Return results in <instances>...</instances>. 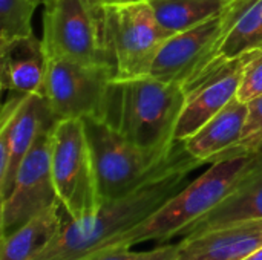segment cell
Instances as JSON below:
<instances>
[{
	"mask_svg": "<svg viewBox=\"0 0 262 260\" xmlns=\"http://www.w3.org/2000/svg\"><path fill=\"white\" fill-rule=\"evenodd\" d=\"M201 166L204 162L184 150L170 166L132 193L103 202L92 218L75 221L63 210L61 233L35 260L86 259L157 211L190 182V173Z\"/></svg>",
	"mask_w": 262,
	"mask_h": 260,
	"instance_id": "1",
	"label": "cell"
},
{
	"mask_svg": "<svg viewBox=\"0 0 262 260\" xmlns=\"http://www.w3.org/2000/svg\"><path fill=\"white\" fill-rule=\"evenodd\" d=\"M261 158L262 153H253L212 162L201 176L190 181L149 218L109 241L101 250L132 248L147 241L164 242L180 236L187 227L213 210Z\"/></svg>",
	"mask_w": 262,
	"mask_h": 260,
	"instance_id": "2",
	"label": "cell"
},
{
	"mask_svg": "<svg viewBox=\"0 0 262 260\" xmlns=\"http://www.w3.org/2000/svg\"><path fill=\"white\" fill-rule=\"evenodd\" d=\"M186 93L181 84L152 75L112 81L104 120L147 150H172Z\"/></svg>",
	"mask_w": 262,
	"mask_h": 260,
	"instance_id": "3",
	"label": "cell"
},
{
	"mask_svg": "<svg viewBox=\"0 0 262 260\" xmlns=\"http://www.w3.org/2000/svg\"><path fill=\"white\" fill-rule=\"evenodd\" d=\"M83 123L101 204L132 193L186 150L183 141L172 150H147L130 143L103 118L86 116Z\"/></svg>",
	"mask_w": 262,
	"mask_h": 260,
	"instance_id": "4",
	"label": "cell"
},
{
	"mask_svg": "<svg viewBox=\"0 0 262 260\" xmlns=\"http://www.w3.org/2000/svg\"><path fill=\"white\" fill-rule=\"evenodd\" d=\"M103 34L112 81L150 75L163 44L172 34L161 26L149 0L101 6Z\"/></svg>",
	"mask_w": 262,
	"mask_h": 260,
	"instance_id": "5",
	"label": "cell"
},
{
	"mask_svg": "<svg viewBox=\"0 0 262 260\" xmlns=\"http://www.w3.org/2000/svg\"><path fill=\"white\" fill-rule=\"evenodd\" d=\"M51 169L63 210L75 221L92 218L101 201L83 120H63L54 126Z\"/></svg>",
	"mask_w": 262,
	"mask_h": 260,
	"instance_id": "6",
	"label": "cell"
},
{
	"mask_svg": "<svg viewBox=\"0 0 262 260\" xmlns=\"http://www.w3.org/2000/svg\"><path fill=\"white\" fill-rule=\"evenodd\" d=\"M41 41L49 55L109 67L101 8L89 0H45Z\"/></svg>",
	"mask_w": 262,
	"mask_h": 260,
	"instance_id": "7",
	"label": "cell"
},
{
	"mask_svg": "<svg viewBox=\"0 0 262 260\" xmlns=\"http://www.w3.org/2000/svg\"><path fill=\"white\" fill-rule=\"evenodd\" d=\"M250 0H232L209 20L173 34L155 58L150 75L166 81L186 84L216 58V52Z\"/></svg>",
	"mask_w": 262,
	"mask_h": 260,
	"instance_id": "8",
	"label": "cell"
},
{
	"mask_svg": "<svg viewBox=\"0 0 262 260\" xmlns=\"http://www.w3.org/2000/svg\"><path fill=\"white\" fill-rule=\"evenodd\" d=\"M43 97L57 121L106 116L112 72L104 66H88L49 55Z\"/></svg>",
	"mask_w": 262,
	"mask_h": 260,
	"instance_id": "9",
	"label": "cell"
},
{
	"mask_svg": "<svg viewBox=\"0 0 262 260\" xmlns=\"http://www.w3.org/2000/svg\"><path fill=\"white\" fill-rule=\"evenodd\" d=\"M57 124L43 95L11 92L0 115V199H6L15 184L18 169L45 129Z\"/></svg>",
	"mask_w": 262,
	"mask_h": 260,
	"instance_id": "10",
	"label": "cell"
},
{
	"mask_svg": "<svg viewBox=\"0 0 262 260\" xmlns=\"http://www.w3.org/2000/svg\"><path fill=\"white\" fill-rule=\"evenodd\" d=\"M52 129H45L25 156L11 195L2 201L0 238L18 230L32 218L58 204L51 169Z\"/></svg>",
	"mask_w": 262,
	"mask_h": 260,
	"instance_id": "11",
	"label": "cell"
},
{
	"mask_svg": "<svg viewBox=\"0 0 262 260\" xmlns=\"http://www.w3.org/2000/svg\"><path fill=\"white\" fill-rule=\"evenodd\" d=\"M255 52L230 60L216 58L183 84L186 101L175 130L177 143L195 135L236 97L243 69Z\"/></svg>",
	"mask_w": 262,
	"mask_h": 260,
	"instance_id": "12",
	"label": "cell"
},
{
	"mask_svg": "<svg viewBox=\"0 0 262 260\" xmlns=\"http://www.w3.org/2000/svg\"><path fill=\"white\" fill-rule=\"evenodd\" d=\"M262 245V219L223 225L183 238L177 260H246Z\"/></svg>",
	"mask_w": 262,
	"mask_h": 260,
	"instance_id": "13",
	"label": "cell"
},
{
	"mask_svg": "<svg viewBox=\"0 0 262 260\" xmlns=\"http://www.w3.org/2000/svg\"><path fill=\"white\" fill-rule=\"evenodd\" d=\"M0 83L5 90L23 95H43L48 69L43 41L34 34L0 41Z\"/></svg>",
	"mask_w": 262,
	"mask_h": 260,
	"instance_id": "14",
	"label": "cell"
},
{
	"mask_svg": "<svg viewBox=\"0 0 262 260\" xmlns=\"http://www.w3.org/2000/svg\"><path fill=\"white\" fill-rule=\"evenodd\" d=\"M250 219H262V158L213 210L187 227L180 236H196L223 225Z\"/></svg>",
	"mask_w": 262,
	"mask_h": 260,
	"instance_id": "15",
	"label": "cell"
},
{
	"mask_svg": "<svg viewBox=\"0 0 262 260\" xmlns=\"http://www.w3.org/2000/svg\"><path fill=\"white\" fill-rule=\"evenodd\" d=\"M247 104L235 97L195 135L183 141L186 150L204 164L215 162L223 153L239 141L247 118Z\"/></svg>",
	"mask_w": 262,
	"mask_h": 260,
	"instance_id": "16",
	"label": "cell"
},
{
	"mask_svg": "<svg viewBox=\"0 0 262 260\" xmlns=\"http://www.w3.org/2000/svg\"><path fill=\"white\" fill-rule=\"evenodd\" d=\"M60 202L28 221L18 230L0 238V260H35L61 233Z\"/></svg>",
	"mask_w": 262,
	"mask_h": 260,
	"instance_id": "17",
	"label": "cell"
},
{
	"mask_svg": "<svg viewBox=\"0 0 262 260\" xmlns=\"http://www.w3.org/2000/svg\"><path fill=\"white\" fill-rule=\"evenodd\" d=\"M164 29L172 35L190 29L221 12L226 0H149Z\"/></svg>",
	"mask_w": 262,
	"mask_h": 260,
	"instance_id": "18",
	"label": "cell"
},
{
	"mask_svg": "<svg viewBox=\"0 0 262 260\" xmlns=\"http://www.w3.org/2000/svg\"><path fill=\"white\" fill-rule=\"evenodd\" d=\"M255 51H262V0H250L224 37L216 58L230 60Z\"/></svg>",
	"mask_w": 262,
	"mask_h": 260,
	"instance_id": "19",
	"label": "cell"
},
{
	"mask_svg": "<svg viewBox=\"0 0 262 260\" xmlns=\"http://www.w3.org/2000/svg\"><path fill=\"white\" fill-rule=\"evenodd\" d=\"M41 0H0V41L32 35V14Z\"/></svg>",
	"mask_w": 262,
	"mask_h": 260,
	"instance_id": "20",
	"label": "cell"
},
{
	"mask_svg": "<svg viewBox=\"0 0 262 260\" xmlns=\"http://www.w3.org/2000/svg\"><path fill=\"white\" fill-rule=\"evenodd\" d=\"M247 118L239 141L226 153H223L216 161L239 155L262 153V95L247 103Z\"/></svg>",
	"mask_w": 262,
	"mask_h": 260,
	"instance_id": "21",
	"label": "cell"
},
{
	"mask_svg": "<svg viewBox=\"0 0 262 260\" xmlns=\"http://www.w3.org/2000/svg\"><path fill=\"white\" fill-rule=\"evenodd\" d=\"M180 244L161 245L150 251H130L129 248L100 250L83 260H177Z\"/></svg>",
	"mask_w": 262,
	"mask_h": 260,
	"instance_id": "22",
	"label": "cell"
},
{
	"mask_svg": "<svg viewBox=\"0 0 262 260\" xmlns=\"http://www.w3.org/2000/svg\"><path fill=\"white\" fill-rule=\"evenodd\" d=\"M262 95V51L253 54V57L246 63L236 98L243 103H250Z\"/></svg>",
	"mask_w": 262,
	"mask_h": 260,
	"instance_id": "23",
	"label": "cell"
},
{
	"mask_svg": "<svg viewBox=\"0 0 262 260\" xmlns=\"http://www.w3.org/2000/svg\"><path fill=\"white\" fill-rule=\"evenodd\" d=\"M94 6L101 8L104 5H111V3H121V2H129V0H89Z\"/></svg>",
	"mask_w": 262,
	"mask_h": 260,
	"instance_id": "24",
	"label": "cell"
},
{
	"mask_svg": "<svg viewBox=\"0 0 262 260\" xmlns=\"http://www.w3.org/2000/svg\"><path fill=\"white\" fill-rule=\"evenodd\" d=\"M246 260H262V245L256 250V251H253Z\"/></svg>",
	"mask_w": 262,
	"mask_h": 260,
	"instance_id": "25",
	"label": "cell"
},
{
	"mask_svg": "<svg viewBox=\"0 0 262 260\" xmlns=\"http://www.w3.org/2000/svg\"><path fill=\"white\" fill-rule=\"evenodd\" d=\"M226 2H232V0H226Z\"/></svg>",
	"mask_w": 262,
	"mask_h": 260,
	"instance_id": "26",
	"label": "cell"
},
{
	"mask_svg": "<svg viewBox=\"0 0 262 260\" xmlns=\"http://www.w3.org/2000/svg\"><path fill=\"white\" fill-rule=\"evenodd\" d=\"M41 2H43V3H45V0H41Z\"/></svg>",
	"mask_w": 262,
	"mask_h": 260,
	"instance_id": "27",
	"label": "cell"
}]
</instances>
